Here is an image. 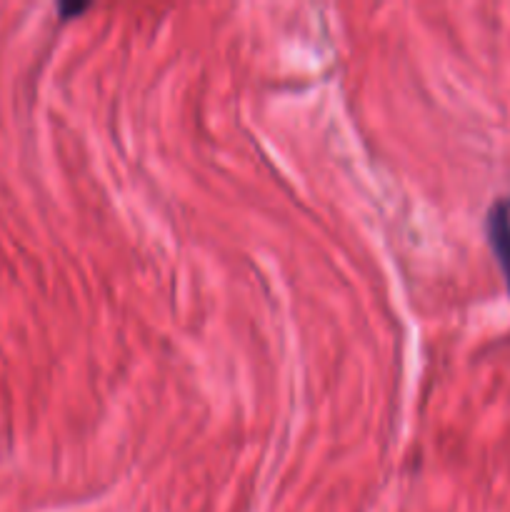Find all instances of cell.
<instances>
[{
  "instance_id": "1",
  "label": "cell",
  "mask_w": 510,
  "mask_h": 512,
  "mask_svg": "<svg viewBox=\"0 0 510 512\" xmlns=\"http://www.w3.org/2000/svg\"><path fill=\"white\" fill-rule=\"evenodd\" d=\"M490 250L500 265L505 285L510 290V198H500L490 205L488 220H485Z\"/></svg>"
}]
</instances>
